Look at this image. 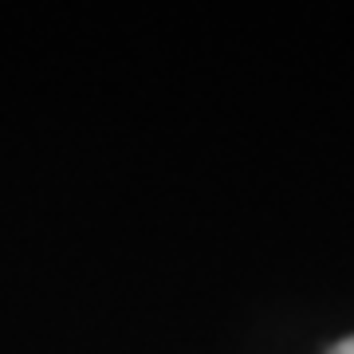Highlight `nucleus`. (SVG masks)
Returning <instances> with one entry per match:
<instances>
[{
    "instance_id": "f257e3e1",
    "label": "nucleus",
    "mask_w": 354,
    "mask_h": 354,
    "mask_svg": "<svg viewBox=\"0 0 354 354\" xmlns=\"http://www.w3.org/2000/svg\"><path fill=\"white\" fill-rule=\"evenodd\" d=\"M327 354H354V335H351V339H342L339 346H330Z\"/></svg>"
}]
</instances>
